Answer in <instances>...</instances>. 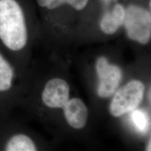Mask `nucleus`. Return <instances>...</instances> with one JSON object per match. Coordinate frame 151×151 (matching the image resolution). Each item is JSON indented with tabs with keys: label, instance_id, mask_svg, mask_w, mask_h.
<instances>
[{
	"label": "nucleus",
	"instance_id": "nucleus-6",
	"mask_svg": "<svg viewBox=\"0 0 151 151\" xmlns=\"http://www.w3.org/2000/svg\"><path fill=\"white\" fill-rule=\"evenodd\" d=\"M68 124L75 129L83 128L87 123L88 111L83 101L79 98L69 99L63 107Z\"/></svg>",
	"mask_w": 151,
	"mask_h": 151
},
{
	"label": "nucleus",
	"instance_id": "nucleus-1",
	"mask_svg": "<svg viewBox=\"0 0 151 151\" xmlns=\"http://www.w3.org/2000/svg\"><path fill=\"white\" fill-rule=\"evenodd\" d=\"M0 41L14 53L20 52L27 46V20L18 0H0Z\"/></svg>",
	"mask_w": 151,
	"mask_h": 151
},
{
	"label": "nucleus",
	"instance_id": "nucleus-9",
	"mask_svg": "<svg viewBox=\"0 0 151 151\" xmlns=\"http://www.w3.org/2000/svg\"><path fill=\"white\" fill-rule=\"evenodd\" d=\"M15 77L14 67L0 52V95L9 93L14 89Z\"/></svg>",
	"mask_w": 151,
	"mask_h": 151
},
{
	"label": "nucleus",
	"instance_id": "nucleus-3",
	"mask_svg": "<svg viewBox=\"0 0 151 151\" xmlns=\"http://www.w3.org/2000/svg\"><path fill=\"white\" fill-rule=\"evenodd\" d=\"M145 86L140 81L134 80L116 92L110 105V112L120 117L131 112L140 104L143 97Z\"/></svg>",
	"mask_w": 151,
	"mask_h": 151
},
{
	"label": "nucleus",
	"instance_id": "nucleus-7",
	"mask_svg": "<svg viewBox=\"0 0 151 151\" xmlns=\"http://www.w3.org/2000/svg\"><path fill=\"white\" fill-rule=\"evenodd\" d=\"M125 9L120 4H116L112 10L107 11L100 22V28L106 35L114 34L120 26L123 25Z\"/></svg>",
	"mask_w": 151,
	"mask_h": 151
},
{
	"label": "nucleus",
	"instance_id": "nucleus-8",
	"mask_svg": "<svg viewBox=\"0 0 151 151\" xmlns=\"http://www.w3.org/2000/svg\"><path fill=\"white\" fill-rule=\"evenodd\" d=\"M3 148L6 151H35L37 150L31 137L21 132L15 133L8 137Z\"/></svg>",
	"mask_w": 151,
	"mask_h": 151
},
{
	"label": "nucleus",
	"instance_id": "nucleus-5",
	"mask_svg": "<svg viewBox=\"0 0 151 151\" xmlns=\"http://www.w3.org/2000/svg\"><path fill=\"white\" fill-rule=\"evenodd\" d=\"M69 86L65 80L53 78L47 82L42 92L43 103L50 108L63 109L69 99Z\"/></svg>",
	"mask_w": 151,
	"mask_h": 151
},
{
	"label": "nucleus",
	"instance_id": "nucleus-2",
	"mask_svg": "<svg viewBox=\"0 0 151 151\" xmlns=\"http://www.w3.org/2000/svg\"><path fill=\"white\" fill-rule=\"evenodd\" d=\"M123 25L127 37L141 44H146L151 37L150 12L140 6L132 4L125 9Z\"/></svg>",
	"mask_w": 151,
	"mask_h": 151
},
{
	"label": "nucleus",
	"instance_id": "nucleus-10",
	"mask_svg": "<svg viewBox=\"0 0 151 151\" xmlns=\"http://www.w3.org/2000/svg\"><path fill=\"white\" fill-rule=\"evenodd\" d=\"M89 0H37L38 4L52 10L64 4H69L77 11L83 9Z\"/></svg>",
	"mask_w": 151,
	"mask_h": 151
},
{
	"label": "nucleus",
	"instance_id": "nucleus-13",
	"mask_svg": "<svg viewBox=\"0 0 151 151\" xmlns=\"http://www.w3.org/2000/svg\"><path fill=\"white\" fill-rule=\"evenodd\" d=\"M104 1H106V2H110V1H116L118 0H104Z\"/></svg>",
	"mask_w": 151,
	"mask_h": 151
},
{
	"label": "nucleus",
	"instance_id": "nucleus-12",
	"mask_svg": "<svg viewBox=\"0 0 151 151\" xmlns=\"http://www.w3.org/2000/svg\"><path fill=\"white\" fill-rule=\"evenodd\" d=\"M150 145H151V143H150V141H149V142L148 143V145H147V150H149L150 151L151 149H150Z\"/></svg>",
	"mask_w": 151,
	"mask_h": 151
},
{
	"label": "nucleus",
	"instance_id": "nucleus-11",
	"mask_svg": "<svg viewBox=\"0 0 151 151\" xmlns=\"http://www.w3.org/2000/svg\"><path fill=\"white\" fill-rule=\"evenodd\" d=\"M132 119L136 124V126L139 129L143 130L146 129L148 122H147L146 116L141 111H134L132 113Z\"/></svg>",
	"mask_w": 151,
	"mask_h": 151
},
{
	"label": "nucleus",
	"instance_id": "nucleus-4",
	"mask_svg": "<svg viewBox=\"0 0 151 151\" xmlns=\"http://www.w3.org/2000/svg\"><path fill=\"white\" fill-rule=\"evenodd\" d=\"M96 69L99 77L97 94L102 98H108L116 92L122 79L121 69L118 66L110 65L106 58L97 60Z\"/></svg>",
	"mask_w": 151,
	"mask_h": 151
}]
</instances>
